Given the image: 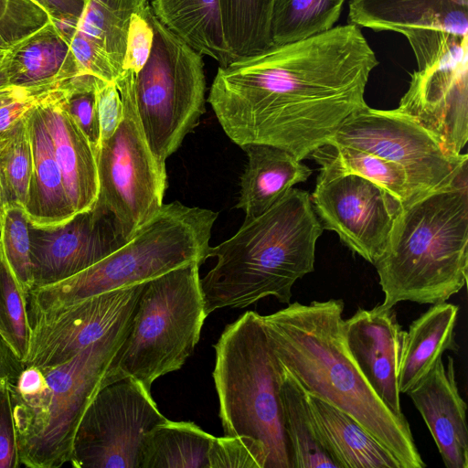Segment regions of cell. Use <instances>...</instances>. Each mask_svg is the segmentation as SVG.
Here are the masks:
<instances>
[{
  "label": "cell",
  "instance_id": "6da1fadb",
  "mask_svg": "<svg viewBox=\"0 0 468 468\" xmlns=\"http://www.w3.org/2000/svg\"><path fill=\"white\" fill-rule=\"evenodd\" d=\"M378 64L359 27L348 23L220 66L207 101L236 144H270L302 161L367 104Z\"/></svg>",
  "mask_w": 468,
  "mask_h": 468
},
{
  "label": "cell",
  "instance_id": "7a4b0ae2",
  "mask_svg": "<svg viewBox=\"0 0 468 468\" xmlns=\"http://www.w3.org/2000/svg\"><path fill=\"white\" fill-rule=\"evenodd\" d=\"M344 308L341 299L294 302L261 320L278 361L307 393L356 419L401 468H424L409 421L389 410L352 357Z\"/></svg>",
  "mask_w": 468,
  "mask_h": 468
},
{
  "label": "cell",
  "instance_id": "3957f363",
  "mask_svg": "<svg viewBox=\"0 0 468 468\" xmlns=\"http://www.w3.org/2000/svg\"><path fill=\"white\" fill-rule=\"evenodd\" d=\"M323 229L310 194L294 187L261 215L244 220L232 237L210 246L208 258L217 262L200 278L206 315L268 296L290 303L295 282L314 270Z\"/></svg>",
  "mask_w": 468,
  "mask_h": 468
},
{
  "label": "cell",
  "instance_id": "277c9868",
  "mask_svg": "<svg viewBox=\"0 0 468 468\" xmlns=\"http://www.w3.org/2000/svg\"><path fill=\"white\" fill-rule=\"evenodd\" d=\"M467 176L403 204L374 263L383 306L435 304L461 291L468 271Z\"/></svg>",
  "mask_w": 468,
  "mask_h": 468
},
{
  "label": "cell",
  "instance_id": "5b68a950",
  "mask_svg": "<svg viewBox=\"0 0 468 468\" xmlns=\"http://www.w3.org/2000/svg\"><path fill=\"white\" fill-rule=\"evenodd\" d=\"M218 213L178 201L164 204L123 245L66 279L33 288L27 314L59 308L144 282L190 262L208 259Z\"/></svg>",
  "mask_w": 468,
  "mask_h": 468
},
{
  "label": "cell",
  "instance_id": "8992f818",
  "mask_svg": "<svg viewBox=\"0 0 468 468\" xmlns=\"http://www.w3.org/2000/svg\"><path fill=\"white\" fill-rule=\"evenodd\" d=\"M214 348L212 376L224 436L260 441L268 455L266 468H292L280 399L282 367L269 345L261 314L245 312L225 327Z\"/></svg>",
  "mask_w": 468,
  "mask_h": 468
},
{
  "label": "cell",
  "instance_id": "52a82bcc",
  "mask_svg": "<svg viewBox=\"0 0 468 468\" xmlns=\"http://www.w3.org/2000/svg\"><path fill=\"white\" fill-rule=\"evenodd\" d=\"M131 318L70 359L41 368L39 391L18 395L9 390L20 467L59 468L69 463L79 425L105 386L106 370Z\"/></svg>",
  "mask_w": 468,
  "mask_h": 468
},
{
  "label": "cell",
  "instance_id": "ba28073f",
  "mask_svg": "<svg viewBox=\"0 0 468 468\" xmlns=\"http://www.w3.org/2000/svg\"><path fill=\"white\" fill-rule=\"evenodd\" d=\"M200 266L190 262L144 282L105 385L131 378L151 391L157 378L184 366L207 317Z\"/></svg>",
  "mask_w": 468,
  "mask_h": 468
},
{
  "label": "cell",
  "instance_id": "9c48e42d",
  "mask_svg": "<svg viewBox=\"0 0 468 468\" xmlns=\"http://www.w3.org/2000/svg\"><path fill=\"white\" fill-rule=\"evenodd\" d=\"M154 43L146 64L135 74L136 108L150 149L165 165L205 112L202 55L154 16Z\"/></svg>",
  "mask_w": 468,
  "mask_h": 468
},
{
  "label": "cell",
  "instance_id": "30bf717a",
  "mask_svg": "<svg viewBox=\"0 0 468 468\" xmlns=\"http://www.w3.org/2000/svg\"><path fill=\"white\" fill-rule=\"evenodd\" d=\"M135 73L122 70L115 80L123 115L118 128L96 149L97 207L112 218L127 241L164 205L165 165L152 153L140 122L134 94Z\"/></svg>",
  "mask_w": 468,
  "mask_h": 468
},
{
  "label": "cell",
  "instance_id": "8fae6325",
  "mask_svg": "<svg viewBox=\"0 0 468 468\" xmlns=\"http://www.w3.org/2000/svg\"><path fill=\"white\" fill-rule=\"evenodd\" d=\"M327 144L360 149L400 166L418 199L467 176V154L450 153L398 109L366 104L350 114Z\"/></svg>",
  "mask_w": 468,
  "mask_h": 468
},
{
  "label": "cell",
  "instance_id": "7c38bea8",
  "mask_svg": "<svg viewBox=\"0 0 468 468\" xmlns=\"http://www.w3.org/2000/svg\"><path fill=\"white\" fill-rule=\"evenodd\" d=\"M167 420L139 382L126 378L106 384L79 425L69 463L77 468H139L145 434Z\"/></svg>",
  "mask_w": 468,
  "mask_h": 468
},
{
  "label": "cell",
  "instance_id": "4fadbf2b",
  "mask_svg": "<svg viewBox=\"0 0 468 468\" xmlns=\"http://www.w3.org/2000/svg\"><path fill=\"white\" fill-rule=\"evenodd\" d=\"M311 197L324 229L374 263L382 254L402 203L381 186L354 174L319 169Z\"/></svg>",
  "mask_w": 468,
  "mask_h": 468
},
{
  "label": "cell",
  "instance_id": "5bb4252c",
  "mask_svg": "<svg viewBox=\"0 0 468 468\" xmlns=\"http://www.w3.org/2000/svg\"><path fill=\"white\" fill-rule=\"evenodd\" d=\"M144 282L27 314L29 333L22 368L61 364L129 320Z\"/></svg>",
  "mask_w": 468,
  "mask_h": 468
},
{
  "label": "cell",
  "instance_id": "9a60e30c",
  "mask_svg": "<svg viewBox=\"0 0 468 468\" xmlns=\"http://www.w3.org/2000/svg\"><path fill=\"white\" fill-rule=\"evenodd\" d=\"M348 20L402 34L422 69L468 38V0H350Z\"/></svg>",
  "mask_w": 468,
  "mask_h": 468
},
{
  "label": "cell",
  "instance_id": "2e32d148",
  "mask_svg": "<svg viewBox=\"0 0 468 468\" xmlns=\"http://www.w3.org/2000/svg\"><path fill=\"white\" fill-rule=\"evenodd\" d=\"M468 38L411 74L397 108L460 154L468 141Z\"/></svg>",
  "mask_w": 468,
  "mask_h": 468
},
{
  "label": "cell",
  "instance_id": "e0dca14e",
  "mask_svg": "<svg viewBox=\"0 0 468 468\" xmlns=\"http://www.w3.org/2000/svg\"><path fill=\"white\" fill-rule=\"evenodd\" d=\"M34 287L70 277L100 261L126 241L111 216L95 206L53 228L30 226Z\"/></svg>",
  "mask_w": 468,
  "mask_h": 468
},
{
  "label": "cell",
  "instance_id": "ac0fdd59",
  "mask_svg": "<svg viewBox=\"0 0 468 468\" xmlns=\"http://www.w3.org/2000/svg\"><path fill=\"white\" fill-rule=\"evenodd\" d=\"M347 348L360 371L383 403L399 417L400 407L398 370L403 342L395 310L381 303L358 308L344 320Z\"/></svg>",
  "mask_w": 468,
  "mask_h": 468
},
{
  "label": "cell",
  "instance_id": "d6986e66",
  "mask_svg": "<svg viewBox=\"0 0 468 468\" xmlns=\"http://www.w3.org/2000/svg\"><path fill=\"white\" fill-rule=\"evenodd\" d=\"M425 421L447 468H468L467 405L456 381L454 361L442 358L406 393Z\"/></svg>",
  "mask_w": 468,
  "mask_h": 468
},
{
  "label": "cell",
  "instance_id": "ffe728a7",
  "mask_svg": "<svg viewBox=\"0 0 468 468\" xmlns=\"http://www.w3.org/2000/svg\"><path fill=\"white\" fill-rule=\"evenodd\" d=\"M37 105L75 213L92 209L99 192L96 150L67 111L61 85L45 93Z\"/></svg>",
  "mask_w": 468,
  "mask_h": 468
},
{
  "label": "cell",
  "instance_id": "44dd1931",
  "mask_svg": "<svg viewBox=\"0 0 468 468\" xmlns=\"http://www.w3.org/2000/svg\"><path fill=\"white\" fill-rule=\"evenodd\" d=\"M37 103L28 112L27 118L32 172L24 210L31 227L46 229L67 223L76 213L68 197L52 140Z\"/></svg>",
  "mask_w": 468,
  "mask_h": 468
},
{
  "label": "cell",
  "instance_id": "7402d4cb",
  "mask_svg": "<svg viewBox=\"0 0 468 468\" xmlns=\"http://www.w3.org/2000/svg\"><path fill=\"white\" fill-rule=\"evenodd\" d=\"M6 64L9 84L25 88L53 90L80 75L69 41L51 20L12 45Z\"/></svg>",
  "mask_w": 468,
  "mask_h": 468
},
{
  "label": "cell",
  "instance_id": "603a6c76",
  "mask_svg": "<svg viewBox=\"0 0 468 468\" xmlns=\"http://www.w3.org/2000/svg\"><path fill=\"white\" fill-rule=\"evenodd\" d=\"M241 148L247 154L248 164L240 177L237 207L244 212L245 220L264 213L294 185L305 182L313 173L282 148L263 144Z\"/></svg>",
  "mask_w": 468,
  "mask_h": 468
},
{
  "label": "cell",
  "instance_id": "cb8c5ba5",
  "mask_svg": "<svg viewBox=\"0 0 468 468\" xmlns=\"http://www.w3.org/2000/svg\"><path fill=\"white\" fill-rule=\"evenodd\" d=\"M459 307L442 302L412 321L404 332L398 370L399 393H407L441 359L445 351L458 353L455 326Z\"/></svg>",
  "mask_w": 468,
  "mask_h": 468
},
{
  "label": "cell",
  "instance_id": "d4e9b609",
  "mask_svg": "<svg viewBox=\"0 0 468 468\" xmlns=\"http://www.w3.org/2000/svg\"><path fill=\"white\" fill-rule=\"evenodd\" d=\"M307 400L320 438L338 468H401L352 416L309 393Z\"/></svg>",
  "mask_w": 468,
  "mask_h": 468
},
{
  "label": "cell",
  "instance_id": "484cf974",
  "mask_svg": "<svg viewBox=\"0 0 468 468\" xmlns=\"http://www.w3.org/2000/svg\"><path fill=\"white\" fill-rule=\"evenodd\" d=\"M154 16L202 56L220 66L232 61L227 46L219 0H151Z\"/></svg>",
  "mask_w": 468,
  "mask_h": 468
},
{
  "label": "cell",
  "instance_id": "4316f807",
  "mask_svg": "<svg viewBox=\"0 0 468 468\" xmlns=\"http://www.w3.org/2000/svg\"><path fill=\"white\" fill-rule=\"evenodd\" d=\"M214 436L192 421H166L144 439L139 468H208Z\"/></svg>",
  "mask_w": 468,
  "mask_h": 468
},
{
  "label": "cell",
  "instance_id": "83f0119b",
  "mask_svg": "<svg viewBox=\"0 0 468 468\" xmlns=\"http://www.w3.org/2000/svg\"><path fill=\"white\" fill-rule=\"evenodd\" d=\"M280 399L292 468H338L317 431L306 391L283 367Z\"/></svg>",
  "mask_w": 468,
  "mask_h": 468
},
{
  "label": "cell",
  "instance_id": "f1b7e54d",
  "mask_svg": "<svg viewBox=\"0 0 468 468\" xmlns=\"http://www.w3.org/2000/svg\"><path fill=\"white\" fill-rule=\"evenodd\" d=\"M149 4L150 0H86L76 30L106 56L118 78L123 70L131 17Z\"/></svg>",
  "mask_w": 468,
  "mask_h": 468
},
{
  "label": "cell",
  "instance_id": "f546056e",
  "mask_svg": "<svg viewBox=\"0 0 468 468\" xmlns=\"http://www.w3.org/2000/svg\"><path fill=\"white\" fill-rule=\"evenodd\" d=\"M321 166L342 174H354L381 186L407 204L415 200L403 169L368 152L326 144L310 155Z\"/></svg>",
  "mask_w": 468,
  "mask_h": 468
},
{
  "label": "cell",
  "instance_id": "4dcf8cb0",
  "mask_svg": "<svg viewBox=\"0 0 468 468\" xmlns=\"http://www.w3.org/2000/svg\"><path fill=\"white\" fill-rule=\"evenodd\" d=\"M274 0H219L223 32L235 59L271 47V17Z\"/></svg>",
  "mask_w": 468,
  "mask_h": 468
},
{
  "label": "cell",
  "instance_id": "1f68e13d",
  "mask_svg": "<svg viewBox=\"0 0 468 468\" xmlns=\"http://www.w3.org/2000/svg\"><path fill=\"white\" fill-rule=\"evenodd\" d=\"M346 0H274L271 17L273 46L324 33L338 20Z\"/></svg>",
  "mask_w": 468,
  "mask_h": 468
},
{
  "label": "cell",
  "instance_id": "d6a6232c",
  "mask_svg": "<svg viewBox=\"0 0 468 468\" xmlns=\"http://www.w3.org/2000/svg\"><path fill=\"white\" fill-rule=\"evenodd\" d=\"M28 112L12 128L0 134V171L7 200L9 204L17 205L23 209L27 204L32 172Z\"/></svg>",
  "mask_w": 468,
  "mask_h": 468
},
{
  "label": "cell",
  "instance_id": "836d02e7",
  "mask_svg": "<svg viewBox=\"0 0 468 468\" xmlns=\"http://www.w3.org/2000/svg\"><path fill=\"white\" fill-rule=\"evenodd\" d=\"M29 229L25 210L8 203L0 223V251L27 296L34 287Z\"/></svg>",
  "mask_w": 468,
  "mask_h": 468
},
{
  "label": "cell",
  "instance_id": "e575fe53",
  "mask_svg": "<svg viewBox=\"0 0 468 468\" xmlns=\"http://www.w3.org/2000/svg\"><path fill=\"white\" fill-rule=\"evenodd\" d=\"M28 333L27 295L0 251V337L20 364L27 350Z\"/></svg>",
  "mask_w": 468,
  "mask_h": 468
},
{
  "label": "cell",
  "instance_id": "d590c367",
  "mask_svg": "<svg viewBox=\"0 0 468 468\" xmlns=\"http://www.w3.org/2000/svg\"><path fill=\"white\" fill-rule=\"evenodd\" d=\"M267 459L264 446L250 437H214L208 468H266Z\"/></svg>",
  "mask_w": 468,
  "mask_h": 468
},
{
  "label": "cell",
  "instance_id": "8d00e7d4",
  "mask_svg": "<svg viewBox=\"0 0 468 468\" xmlns=\"http://www.w3.org/2000/svg\"><path fill=\"white\" fill-rule=\"evenodd\" d=\"M50 20L49 12L35 0H6L5 12L0 20V37L10 48Z\"/></svg>",
  "mask_w": 468,
  "mask_h": 468
},
{
  "label": "cell",
  "instance_id": "74e56055",
  "mask_svg": "<svg viewBox=\"0 0 468 468\" xmlns=\"http://www.w3.org/2000/svg\"><path fill=\"white\" fill-rule=\"evenodd\" d=\"M151 5L134 13L130 21L123 70L138 73L146 64L154 43V28L150 20Z\"/></svg>",
  "mask_w": 468,
  "mask_h": 468
},
{
  "label": "cell",
  "instance_id": "f35d334b",
  "mask_svg": "<svg viewBox=\"0 0 468 468\" xmlns=\"http://www.w3.org/2000/svg\"><path fill=\"white\" fill-rule=\"evenodd\" d=\"M80 75H90L107 82L117 80L106 56L87 37L75 31L69 41Z\"/></svg>",
  "mask_w": 468,
  "mask_h": 468
},
{
  "label": "cell",
  "instance_id": "ab89813d",
  "mask_svg": "<svg viewBox=\"0 0 468 468\" xmlns=\"http://www.w3.org/2000/svg\"><path fill=\"white\" fill-rule=\"evenodd\" d=\"M96 107L100 124V143L110 138L123 115L122 101L115 81L98 80L95 88Z\"/></svg>",
  "mask_w": 468,
  "mask_h": 468
},
{
  "label": "cell",
  "instance_id": "60d3db41",
  "mask_svg": "<svg viewBox=\"0 0 468 468\" xmlns=\"http://www.w3.org/2000/svg\"><path fill=\"white\" fill-rule=\"evenodd\" d=\"M20 467L8 382L0 388V468Z\"/></svg>",
  "mask_w": 468,
  "mask_h": 468
},
{
  "label": "cell",
  "instance_id": "b9f144b4",
  "mask_svg": "<svg viewBox=\"0 0 468 468\" xmlns=\"http://www.w3.org/2000/svg\"><path fill=\"white\" fill-rule=\"evenodd\" d=\"M44 94L16 101L0 107V134L12 128L18 121H20L37 105L39 99Z\"/></svg>",
  "mask_w": 468,
  "mask_h": 468
},
{
  "label": "cell",
  "instance_id": "7bdbcfd3",
  "mask_svg": "<svg viewBox=\"0 0 468 468\" xmlns=\"http://www.w3.org/2000/svg\"><path fill=\"white\" fill-rule=\"evenodd\" d=\"M22 369L21 364L0 337V388L13 379Z\"/></svg>",
  "mask_w": 468,
  "mask_h": 468
},
{
  "label": "cell",
  "instance_id": "ee69618b",
  "mask_svg": "<svg viewBox=\"0 0 468 468\" xmlns=\"http://www.w3.org/2000/svg\"><path fill=\"white\" fill-rule=\"evenodd\" d=\"M51 18L70 16L80 18L84 9L86 0H46Z\"/></svg>",
  "mask_w": 468,
  "mask_h": 468
},
{
  "label": "cell",
  "instance_id": "f6af8a7d",
  "mask_svg": "<svg viewBox=\"0 0 468 468\" xmlns=\"http://www.w3.org/2000/svg\"><path fill=\"white\" fill-rule=\"evenodd\" d=\"M49 90H51L33 89L8 85L0 90V107L7 105L16 101L24 100L35 96H40Z\"/></svg>",
  "mask_w": 468,
  "mask_h": 468
},
{
  "label": "cell",
  "instance_id": "bcb514c9",
  "mask_svg": "<svg viewBox=\"0 0 468 468\" xmlns=\"http://www.w3.org/2000/svg\"><path fill=\"white\" fill-rule=\"evenodd\" d=\"M10 85L8 71H7V64H6V55L4 59L0 62V90Z\"/></svg>",
  "mask_w": 468,
  "mask_h": 468
},
{
  "label": "cell",
  "instance_id": "7dc6e473",
  "mask_svg": "<svg viewBox=\"0 0 468 468\" xmlns=\"http://www.w3.org/2000/svg\"><path fill=\"white\" fill-rule=\"evenodd\" d=\"M8 205L7 197L5 194L3 178L0 171V223L6 206Z\"/></svg>",
  "mask_w": 468,
  "mask_h": 468
},
{
  "label": "cell",
  "instance_id": "c3c4849f",
  "mask_svg": "<svg viewBox=\"0 0 468 468\" xmlns=\"http://www.w3.org/2000/svg\"><path fill=\"white\" fill-rule=\"evenodd\" d=\"M6 8V0H0V20L2 19L3 16L5 15Z\"/></svg>",
  "mask_w": 468,
  "mask_h": 468
},
{
  "label": "cell",
  "instance_id": "681fc988",
  "mask_svg": "<svg viewBox=\"0 0 468 468\" xmlns=\"http://www.w3.org/2000/svg\"><path fill=\"white\" fill-rule=\"evenodd\" d=\"M8 49L0 48V62L4 59Z\"/></svg>",
  "mask_w": 468,
  "mask_h": 468
},
{
  "label": "cell",
  "instance_id": "f907efd6",
  "mask_svg": "<svg viewBox=\"0 0 468 468\" xmlns=\"http://www.w3.org/2000/svg\"><path fill=\"white\" fill-rule=\"evenodd\" d=\"M0 48H5V49H8V46L5 43V41L2 39V37H0Z\"/></svg>",
  "mask_w": 468,
  "mask_h": 468
},
{
  "label": "cell",
  "instance_id": "816d5d0a",
  "mask_svg": "<svg viewBox=\"0 0 468 468\" xmlns=\"http://www.w3.org/2000/svg\"><path fill=\"white\" fill-rule=\"evenodd\" d=\"M151 1V0H150Z\"/></svg>",
  "mask_w": 468,
  "mask_h": 468
}]
</instances>
